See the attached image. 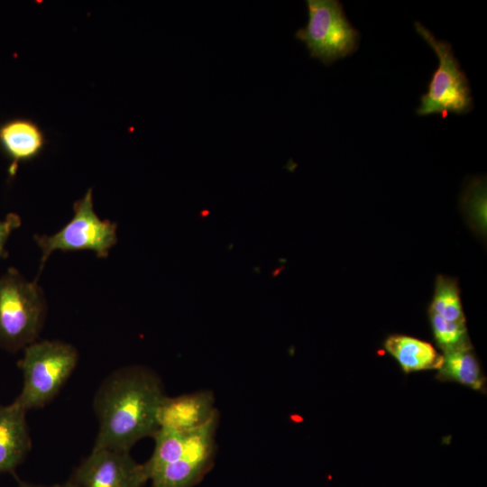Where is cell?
Here are the masks:
<instances>
[{"label":"cell","mask_w":487,"mask_h":487,"mask_svg":"<svg viewBox=\"0 0 487 487\" xmlns=\"http://www.w3.org/2000/svg\"><path fill=\"white\" fill-rule=\"evenodd\" d=\"M210 469L209 466L181 458L153 472L152 487H194Z\"/></svg>","instance_id":"13"},{"label":"cell","mask_w":487,"mask_h":487,"mask_svg":"<svg viewBox=\"0 0 487 487\" xmlns=\"http://www.w3.org/2000/svg\"><path fill=\"white\" fill-rule=\"evenodd\" d=\"M45 145L44 133L30 119L15 118L0 126V147L12 161L11 174L14 173L19 162L39 156Z\"/></svg>","instance_id":"10"},{"label":"cell","mask_w":487,"mask_h":487,"mask_svg":"<svg viewBox=\"0 0 487 487\" xmlns=\"http://www.w3.org/2000/svg\"><path fill=\"white\" fill-rule=\"evenodd\" d=\"M386 350L406 372L439 369L443 356L427 342L407 335H391L384 344Z\"/></svg>","instance_id":"11"},{"label":"cell","mask_w":487,"mask_h":487,"mask_svg":"<svg viewBox=\"0 0 487 487\" xmlns=\"http://www.w3.org/2000/svg\"><path fill=\"white\" fill-rule=\"evenodd\" d=\"M430 312L447 321L465 324L460 292L455 279L443 275L436 278Z\"/></svg>","instance_id":"14"},{"label":"cell","mask_w":487,"mask_h":487,"mask_svg":"<svg viewBox=\"0 0 487 487\" xmlns=\"http://www.w3.org/2000/svg\"><path fill=\"white\" fill-rule=\"evenodd\" d=\"M31 447L26 411L14 402L0 405V473H13Z\"/></svg>","instance_id":"9"},{"label":"cell","mask_w":487,"mask_h":487,"mask_svg":"<svg viewBox=\"0 0 487 487\" xmlns=\"http://www.w3.org/2000/svg\"><path fill=\"white\" fill-rule=\"evenodd\" d=\"M416 32L432 48L438 58V66L432 75L427 91L420 97L418 115L449 113L464 115L473 107L469 81L448 41L436 39L421 23L415 22Z\"/></svg>","instance_id":"4"},{"label":"cell","mask_w":487,"mask_h":487,"mask_svg":"<svg viewBox=\"0 0 487 487\" xmlns=\"http://www.w3.org/2000/svg\"><path fill=\"white\" fill-rule=\"evenodd\" d=\"M18 487H76L73 482L69 479V481L62 482V483H57L50 486L45 485H38L30 483L27 482H20L18 484Z\"/></svg>","instance_id":"18"},{"label":"cell","mask_w":487,"mask_h":487,"mask_svg":"<svg viewBox=\"0 0 487 487\" xmlns=\"http://www.w3.org/2000/svg\"><path fill=\"white\" fill-rule=\"evenodd\" d=\"M166 396L160 377L143 366L109 374L94 399L98 431L94 447L129 451L159 429L157 413Z\"/></svg>","instance_id":"1"},{"label":"cell","mask_w":487,"mask_h":487,"mask_svg":"<svg viewBox=\"0 0 487 487\" xmlns=\"http://www.w3.org/2000/svg\"><path fill=\"white\" fill-rule=\"evenodd\" d=\"M70 480L76 487H143L149 477L129 451L93 447Z\"/></svg>","instance_id":"7"},{"label":"cell","mask_w":487,"mask_h":487,"mask_svg":"<svg viewBox=\"0 0 487 487\" xmlns=\"http://www.w3.org/2000/svg\"><path fill=\"white\" fill-rule=\"evenodd\" d=\"M308 23L296 32L312 58L326 65L354 53L360 39L359 32L346 18L337 0H307Z\"/></svg>","instance_id":"5"},{"label":"cell","mask_w":487,"mask_h":487,"mask_svg":"<svg viewBox=\"0 0 487 487\" xmlns=\"http://www.w3.org/2000/svg\"><path fill=\"white\" fill-rule=\"evenodd\" d=\"M22 220L17 214L9 213L0 220V258H5L7 253L5 244L11 234L21 225Z\"/></svg>","instance_id":"17"},{"label":"cell","mask_w":487,"mask_h":487,"mask_svg":"<svg viewBox=\"0 0 487 487\" xmlns=\"http://www.w3.org/2000/svg\"><path fill=\"white\" fill-rule=\"evenodd\" d=\"M71 220L51 235H34L41 250L40 271L55 251H92L98 258H106L117 242L116 223L103 220L94 210L92 189L73 205Z\"/></svg>","instance_id":"6"},{"label":"cell","mask_w":487,"mask_h":487,"mask_svg":"<svg viewBox=\"0 0 487 487\" xmlns=\"http://www.w3.org/2000/svg\"><path fill=\"white\" fill-rule=\"evenodd\" d=\"M433 334L444 352L468 344L465 324L447 321L430 312Z\"/></svg>","instance_id":"16"},{"label":"cell","mask_w":487,"mask_h":487,"mask_svg":"<svg viewBox=\"0 0 487 487\" xmlns=\"http://www.w3.org/2000/svg\"><path fill=\"white\" fill-rule=\"evenodd\" d=\"M152 437L154 439L152 455L143 463L149 478L157 469L181 459L185 451L184 433L159 428Z\"/></svg>","instance_id":"15"},{"label":"cell","mask_w":487,"mask_h":487,"mask_svg":"<svg viewBox=\"0 0 487 487\" xmlns=\"http://www.w3.org/2000/svg\"><path fill=\"white\" fill-rule=\"evenodd\" d=\"M78 353L60 340L35 341L23 349L18 363L23 385L14 403L26 412L51 402L75 370Z\"/></svg>","instance_id":"2"},{"label":"cell","mask_w":487,"mask_h":487,"mask_svg":"<svg viewBox=\"0 0 487 487\" xmlns=\"http://www.w3.org/2000/svg\"><path fill=\"white\" fill-rule=\"evenodd\" d=\"M218 416L215 396L202 390L175 397L165 396L157 413L159 428L187 433Z\"/></svg>","instance_id":"8"},{"label":"cell","mask_w":487,"mask_h":487,"mask_svg":"<svg viewBox=\"0 0 487 487\" xmlns=\"http://www.w3.org/2000/svg\"><path fill=\"white\" fill-rule=\"evenodd\" d=\"M46 301L36 280L14 268L0 276V347L17 352L35 342L46 317Z\"/></svg>","instance_id":"3"},{"label":"cell","mask_w":487,"mask_h":487,"mask_svg":"<svg viewBox=\"0 0 487 487\" xmlns=\"http://www.w3.org/2000/svg\"><path fill=\"white\" fill-rule=\"evenodd\" d=\"M442 356L440 378L458 381L474 390L482 388L483 381L480 367L469 344L446 351Z\"/></svg>","instance_id":"12"}]
</instances>
